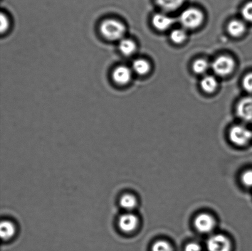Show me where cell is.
<instances>
[{"label":"cell","instance_id":"obj_2","mask_svg":"<svg viewBox=\"0 0 252 251\" xmlns=\"http://www.w3.org/2000/svg\"><path fill=\"white\" fill-rule=\"evenodd\" d=\"M204 15L198 9L190 7L184 10L180 14L179 21L182 26L187 29H194L201 26Z\"/></svg>","mask_w":252,"mask_h":251},{"label":"cell","instance_id":"obj_18","mask_svg":"<svg viewBox=\"0 0 252 251\" xmlns=\"http://www.w3.org/2000/svg\"><path fill=\"white\" fill-rule=\"evenodd\" d=\"M209 67V63L204 59H198L195 61L192 65V70L194 72L199 75L206 73Z\"/></svg>","mask_w":252,"mask_h":251},{"label":"cell","instance_id":"obj_8","mask_svg":"<svg viewBox=\"0 0 252 251\" xmlns=\"http://www.w3.org/2000/svg\"><path fill=\"white\" fill-rule=\"evenodd\" d=\"M236 112L244 121L252 123V97L242 99L237 105Z\"/></svg>","mask_w":252,"mask_h":251},{"label":"cell","instance_id":"obj_10","mask_svg":"<svg viewBox=\"0 0 252 251\" xmlns=\"http://www.w3.org/2000/svg\"><path fill=\"white\" fill-rule=\"evenodd\" d=\"M152 23L158 30L164 31L172 26L174 19L164 14H157L153 17Z\"/></svg>","mask_w":252,"mask_h":251},{"label":"cell","instance_id":"obj_11","mask_svg":"<svg viewBox=\"0 0 252 251\" xmlns=\"http://www.w3.org/2000/svg\"><path fill=\"white\" fill-rule=\"evenodd\" d=\"M137 199L132 194H125L121 196L120 205L126 212H132L137 207Z\"/></svg>","mask_w":252,"mask_h":251},{"label":"cell","instance_id":"obj_4","mask_svg":"<svg viewBox=\"0 0 252 251\" xmlns=\"http://www.w3.org/2000/svg\"><path fill=\"white\" fill-rule=\"evenodd\" d=\"M235 63L229 56H223L217 58L212 65V70L217 75L228 76L233 71Z\"/></svg>","mask_w":252,"mask_h":251},{"label":"cell","instance_id":"obj_23","mask_svg":"<svg viewBox=\"0 0 252 251\" xmlns=\"http://www.w3.org/2000/svg\"><path fill=\"white\" fill-rule=\"evenodd\" d=\"M243 85L247 92L252 93V73H249L244 77Z\"/></svg>","mask_w":252,"mask_h":251},{"label":"cell","instance_id":"obj_25","mask_svg":"<svg viewBox=\"0 0 252 251\" xmlns=\"http://www.w3.org/2000/svg\"><path fill=\"white\" fill-rule=\"evenodd\" d=\"M185 251H202L201 246L196 243H189L185 248Z\"/></svg>","mask_w":252,"mask_h":251},{"label":"cell","instance_id":"obj_3","mask_svg":"<svg viewBox=\"0 0 252 251\" xmlns=\"http://www.w3.org/2000/svg\"><path fill=\"white\" fill-rule=\"evenodd\" d=\"M229 139L238 146H245L252 139V132L243 125H236L229 132Z\"/></svg>","mask_w":252,"mask_h":251},{"label":"cell","instance_id":"obj_12","mask_svg":"<svg viewBox=\"0 0 252 251\" xmlns=\"http://www.w3.org/2000/svg\"><path fill=\"white\" fill-rule=\"evenodd\" d=\"M1 237L2 240H8L11 239L16 233V227L11 221H3L1 223L0 227Z\"/></svg>","mask_w":252,"mask_h":251},{"label":"cell","instance_id":"obj_6","mask_svg":"<svg viewBox=\"0 0 252 251\" xmlns=\"http://www.w3.org/2000/svg\"><path fill=\"white\" fill-rule=\"evenodd\" d=\"M194 226L198 232L208 233L212 232L216 227V222L213 216L207 213L197 215L194 220Z\"/></svg>","mask_w":252,"mask_h":251},{"label":"cell","instance_id":"obj_5","mask_svg":"<svg viewBox=\"0 0 252 251\" xmlns=\"http://www.w3.org/2000/svg\"><path fill=\"white\" fill-rule=\"evenodd\" d=\"M207 248L209 251H231V243L226 236L217 234L209 238Z\"/></svg>","mask_w":252,"mask_h":251},{"label":"cell","instance_id":"obj_24","mask_svg":"<svg viewBox=\"0 0 252 251\" xmlns=\"http://www.w3.org/2000/svg\"><path fill=\"white\" fill-rule=\"evenodd\" d=\"M0 22H1V33H3L4 31H6L7 29H8L9 26V21L8 17L7 16L6 14L4 13L1 14V19H0Z\"/></svg>","mask_w":252,"mask_h":251},{"label":"cell","instance_id":"obj_14","mask_svg":"<svg viewBox=\"0 0 252 251\" xmlns=\"http://www.w3.org/2000/svg\"><path fill=\"white\" fill-rule=\"evenodd\" d=\"M158 6L166 11H174L179 9L185 0H156Z\"/></svg>","mask_w":252,"mask_h":251},{"label":"cell","instance_id":"obj_21","mask_svg":"<svg viewBox=\"0 0 252 251\" xmlns=\"http://www.w3.org/2000/svg\"><path fill=\"white\" fill-rule=\"evenodd\" d=\"M242 16L246 21L252 23V1L244 5L242 9Z\"/></svg>","mask_w":252,"mask_h":251},{"label":"cell","instance_id":"obj_17","mask_svg":"<svg viewBox=\"0 0 252 251\" xmlns=\"http://www.w3.org/2000/svg\"><path fill=\"white\" fill-rule=\"evenodd\" d=\"M218 83L216 79L212 76H207L202 79L201 86L202 90L207 93H212L216 90Z\"/></svg>","mask_w":252,"mask_h":251},{"label":"cell","instance_id":"obj_20","mask_svg":"<svg viewBox=\"0 0 252 251\" xmlns=\"http://www.w3.org/2000/svg\"><path fill=\"white\" fill-rule=\"evenodd\" d=\"M152 251H173V248L166 241L158 240L153 244Z\"/></svg>","mask_w":252,"mask_h":251},{"label":"cell","instance_id":"obj_7","mask_svg":"<svg viewBox=\"0 0 252 251\" xmlns=\"http://www.w3.org/2000/svg\"><path fill=\"white\" fill-rule=\"evenodd\" d=\"M118 227L124 233H131L137 229L139 220L137 216L131 212H126L120 216Z\"/></svg>","mask_w":252,"mask_h":251},{"label":"cell","instance_id":"obj_22","mask_svg":"<svg viewBox=\"0 0 252 251\" xmlns=\"http://www.w3.org/2000/svg\"><path fill=\"white\" fill-rule=\"evenodd\" d=\"M242 183L248 188H252V169L244 171L241 176Z\"/></svg>","mask_w":252,"mask_h":251},{"label":"cell","instance_id":"obj_15","mask_svg":"<svg viewBox=\"0 0 252 251\" xmlns=\"http://www.w3.org/2000/svg\"><path fill=\"white\" fill-rule=\"evenodd\" d=\"M119 49L125 56H130L136 50V44L132 39L124 38L120 41Z\"/></svg>","mask_w":252,"mask_h":251},{"label":"cell","instance_id":"obj_19","mask_svg":"<svg viewBox=\"0 0 252 251\" xmlns=\"http://www.w3.org/2000/svg\"><path fill=\"white\" fill-rule=\"evenodd\" d=\"M170 38L174 43H182L187 38L186 31L183 29H174L170 34Z\"/></svg>","mask_w":252,"mask_h":251},{"label":"cell","instance_id":"obj_16","mask_svg":"<svg viewBox=\"0 0 252 251\" xmlns=\"http://www.w3.org/2000/svg\"><path fill=\"white\" fill-rule=\"evenodd\" d=\"M132 68V71L137 75H144L150 71V65L147 60L139 58L133 61Z\"/></svg>","mask_w":252,"mask_h":251},{"label":"cell","instance_id":"obj_1","mask_svg":"<svg viewBox=\"0 0 252 251\" xmlns=\"http://www.w3.org/2000/svg\"><path fill=\"white\" fill-rule=\"evenodd\" d=\"M100 31L103 36L108 40L120 41L124 38L126 27L119 20L107 19L101 23Z\"/></svg>","mask_w":252,"mask_h":251},{"label":"cell","instance_id":"obj_9","mask_svg":"<svg viewBox=\"0 0 252 251\" xmlns=\"http://www.w3.org/2000/svg\"><path fill=\"white\" fill-rule=\"evenodd\" d=\"M132 70L127 66L124 65L117 66L113 71V81L118 84H126L129 83L132 78Z\"/></svg>","mask_w":252,"mask_h":251},{"label":"cell","instance_id":"obj_13","mask_svg":"<svg viewBox=\"0 0 252 251\" xmlns=\"http://www.w3.org/2000/svg\"><path fill=\"white\" fill-rule=\"evenodd\" d=\"M246 31V25L243 21L239 20H233L229 22L228 26V31L229 34L233 37H239L243 35Z\"/></svg>","mask_w":252,"mask_h":251}]
</instances>
